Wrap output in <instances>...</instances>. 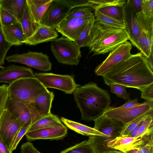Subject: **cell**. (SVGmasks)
<instances>
[{"mask_svg":"<svg viewBox=\"0 0 153 153\" xmlns=\"http://www.w3.org/2000/svg\"><path fill=\"white\" fill-rule=\"evenodd\" d=\"M105 84L142 89L153 83V72L146 57L141 53L131 54L102 76Z\"/></svg>","mask_w":153,"mask_h":153,"instance_id":"1","label":"cell"},{"mask_svg":"<svg viewBox=\"0 0 153 153\" xmlns=\"http://www.w3.org/2000/svg\"><path fill=\"white\" fill-rule=\"evenodd\" d=\"M74 96L82 120L87 121H94L104 114L111 103L108 91L100 88L94 82L78 88Z\"/></svg>","mask_w":153,"mask_h":153,"instance_id":"2","label":"cell"},{"mask_svg":"<svg viewBox=\"0 0 153 153\" xmlns=\"http://www.w3.org/2000/svg\"><path fill=\"white\" fill-rule=\"evenodd\" d=\"M128 40L125 29L113 27L95 20L87 47L93 56L104 54Z\"/></svg>","mask_w":153,"mask_h":153,"instance_id":"3","label":"cell"},{"mask_svg":"<svg viewBox=\"0 0 153 153\" xmlns=\"http://www.w3.org/2000/svg\"><path fill=\"white\" fill-rule=\"evenodd\" d=\"M48 91L35 77L20 79L8 87L9 98L27 103H32L35 98Z\"/></svg>","mask_w":153,"mask_h":153,"instance_id":"4","label":"cell"},{"mask_svg":"<svg viewBox=\"0 0 153 153\" xmlns=\"http://www.w3.org/2000/svg\"><path fill=\"white\" fill-rule=\"evenodd\" d=\"M51 48L59 62L71 65L78 64L81 57L80 48L75 41L62 36L51 41Z\"/></svg>","mask_w":153,"mask_h":153,"instance_id":"5","label":"cell"},{"mask_svg":"<svg viewBox=\"0 0 153 153\" xmlns=\"http://www.w3.org/2000/svg\"><path fill=\"white\" fill-rule=\"evenodd\" d=\"M35 77L46 88L59 90L66 94H71L80 85L76 84L73 75H62L52 73H35Z\"/></svg>","mask_w":153,"mask_h":153,"instance_id":"6","label":"cell"},{"mask_svg":"<svg viewBox=\"0 0 153 153\" xmlns=\"http://www.w3.org/2000/svg\"><path fill=\"white\" fill-rule=\"evenodd\" d=\"M5 109L7 110L19 119L21 127L27 123L31 125L43 117L32 103H27L8 97Z\"/></svg>","mask_w":153,"mask_h":153,"instance_id":"7","label":"cell"},{"mask_svg":"<svg viewBox=\"0 0 153 153\" xmlns=\"http://www.w3.org/2000/svg\"><path fill=\"white\" fill-rule=\"evenodd\" d=\"M71 9L65 0H52L42 17L39 26L55 29L66 18Z\"/></svg>","mask_w":153,"mask_h":153,"instance_id":"8","label":"cell"},{"mask_svg":"<svg viewBox=\"0 0 153 153\" xmlns=\"http://www.w3.org/2000/svg\"><path fill=\"white\" fill-rule=\"evenodd\" d=\"M5 59L9 62L23 64L43 71H50L51 69L52 64L49 57L42 52L29 51L27 53L8 56Z\"/></svg>","mask_w":153,"mask_h":153,"instance_id":"9","label":"cell"},{"mask_svg":"<svg viewBox=\"0 0 153 153\" xmlns=\"http://www.w3.org/2000/svg\"><path fill=\"white\" fill-rule=\"evenodd\" d=\"M153 101H146L140 106L128 108L120 109L110 107L104 113L107 117L127 123L144 114L153 112Z\"/></svg>","mask_w":153,"mask_h":153,"instance_id":"10","label":"cell"},{"mask_svg":"<svg viewBox=\"0 0 153 153\" xmlns=\"http://www.w3.org/2000/svg\"><path fill=\"white\" fill-rule=\"evenodd\" d=\"M21 128L17 118L5 109L0 119V136L11 152L14 142Z\"/></svg>","mask_w":153,"mask_h":153,"instance_id":"11","label":"cell"},{"mask_svg":"<svg viewBox=\"0 0 153 153\" xmlns=\"http://www.w3.org/2000/svg\"><path fill=\"white\" fill-rule=\"evenodd\" d=\"M132 45L127 41L110 51L106 58L95 69V74L102 76L114 66L128 58L131 55Z\"/></svg>","mask_w":153,"mask_h":153,"instance_id":"12","label":"cell"},{"mask_svg":"<svg viewBox=\"0 0 153 153\" xmlns=\"http://www.w3.org/2000/svg\"><path fill=\"white\" fill-rule=\"evenodd\" d=\"M94 14L81 17L65 19L56 28L63 36L74 41L94 17Z\"/></svg>","mask_w":153,"mask_h":153,"instance_id":"13","label":"cell"},{"mask_svg":"<svg viewBox=\"0 0 153 153\" xmlns=\"http://www.w3.org/2000/svg\"><path fill=\"white\" fill-rule=\"evenodd\" d=\"M123 9L125 29L132 45L137 48L140 30L137 20L136 13L129 0H127L123 6Z\"/></svg>","mask_w":153,"mask_h":153,"instance_id":"14","label":"cell"},{"mask_svg":"<svg viewBox=\"0 0 153 153\" xmlns=\"http://www.w3.org/2000/svg\"><path fill=\"white\" fill-rule=\"evenodd\" d=\"M67 131L66 127L62 124L54 127L28 131L25 135L27 139L30 141L39 139L59 140L66 136Z\"/></svg>","mask_w":153,"mask_h":153,"instance_id":"15","label":"cell"},{"mask_svg":"<svg viewBox=\"0 0 153 153\" xmlns=\"http://www.w3.org/2000/svg\"><path fill=\"white\" fill-rule=\"evenodd\" d=\"M94 128L113 139L120 136L124 124L121 121L109 117L104 114L94 120Z\"/></svg>","mask_w":153,"mask_h":153,"instance_id":"16","label":"cell"},{"mask_svg":"<svg viewBox=\"0 0 153 153\" xmlns=\"http://www.w3.org/2000/svg\"><path fill=\"white\" fill-rule=\"evenodd\" d=\"M0 69V83L10 84L20 79L35 77L32 70L28 68L12 64Z\"/></svg>","mask_w":153,"mask_h":153,"instance_id":"17","label":"cell"},{"mask_svg":"<svg viewBox=\"0 0 153 153\" xmlns=\"http://www.w3.org/2000/svg\"><path fill=\"white\" fill-rule=\"evenodd\" d=\"M147 136L137 137H117L109 141L107 146L109 147L125 153L131 149H138L143 144Z\"/></svg>","mask_w":153,"mask_h":153,"instance_id":"18","label":"cell"},{"mask_svg":"<svg viewBox=\"0 0 153 153\" xmlns=\"http://www.w3.org/2000/svg\"><path fill=\"white\" fill-rule=\"evenodd\" d=\"M58 36L55 29L40 25L34 33L23 42V44L36 45L39 44L52 41Z\"/></svg>","mask_w":153,"mask_h":153,"instance_id":"19","label":"cell"},{"mask_svg":"<svg viewBox=\"0 0 153 153\" xmlns=\"http://www.w3.org/2000/svg\"><path fill=\"white\" fill-rule=\"evenodd\" d=\"M1 27L4 38L9 44L12 46H19L23 44L26 38L19 23Z\"/></svg>","mask_w":153,"mask_h":153,"instance_id":"20","label":"cell"},{"mask_svg":"<svg viewBox=\"0 0 153 153\" xmlns=\"http://www.w3.org/2000/svg\"><path fill=\"white\" fill-rule=\"evenodd\" d=\"M0 6L14 16L19 23L27 4L26 0H2Z\"/></svg>","mask_w":153,"mask_h":153,"instance_id":"21","label":"cell"},{"mask_svg":"<svg viewBox=\"0 0 153 153\" xmlns=\"http://www.w3.org/2000/svg\"><path fill=\"white\" fill-rule=\"evenodd\" d=\"M54 97L53 93L48 90L35 98L32 103L39 114L44 117L51 113Z\"/></svg>","mask_w":153,"mask_h":153,"instance_id":"22","label":"cell"},{"mask_svg":"<svg viewBox=\"0 0 153 153\" xmlns=\"http://www.w3.org/2000/svg\"><path fill=\"white\" fill-rule=\"evenodd\" d=\"M114 139L106 136H89L88 143L95 153H106L120 151L109 147L108 143Z\"/></svg>","mask_w":153,"mask_h":153,"instance_id":"23","label":"cell"},{"mask_svg":"<svg viewBox=\"0 0 153 153\" xmlns=\"http://www.w3.org/2000/svg\"><path fill=\"white\" fill-rule=\"evenodd\" d=\"M61 120L69 128L82 135L86 136H106L94 128L69 120L64 117H61Z\"/></svg>","mask_w":153,"mask_h":153,"instance_id":"24","label":"cell"},{"mask_svg":"<svg viewBox=\"0 0 153 153\" xmlns=\"http://www.w3.org/2000/svg\"><path fill=\"white\" fill-rule=\"evenodd\" d=\"M52 0L43 4H39L34 2L33 0H26L27 8L33 22L39 26L42 17Z\"/></svg>","mask_w":153,"mask_h":153,"instance_id":"25","label":"cell"},{"mask_svg":"<svg viewBox=\"0 0 153 153\" xmlns=\"http://www.w3.org/2000/svg\"><path fill=\"white\" fill-rule=\"evenodd\" d=\"M62 124L61 119L57 115L51 113L30 125L27 132L54 127Z\"/></svg>","mask_w":153,"mask_h":153,"instance_id":"26","label":"cell"},{"mask_svg":"<svg viewBox=\"0 0 153 153\" xmlns=\"http://www.w3.org/2000/svg\"><path fill=\"white\" fill-rule=\"evenodd\" d=\"M19 23L26 39L30 37L39 26L35 24L32 21L27 7Z\"/></svg>","mask_w":153,"mask_h":153,"instance_id":"27","label":"cell"},{"mask_svg":"<svg viewBox=\"0 0 153 153\" xmlns=\"http://www.w3.org/2000/svg\"><path fill=\"white\" fill-rule=\"evenodd\" d=\"M95 20L100 22L117 28L125 29L124 22L116 20L105 15L97 10H94V15Z\"/></svg>","mask_w":153,"mask_h":153,"instance_id":"28","label":"cell"},{"mask_svg":"<svg viewBox=\"0 0 153 153\" xmlns=\"http://www.w3.org/2000/svg\"><path fill=\"white\" fill-rule=\"evenodd\" d=\"M123 7L109 6L102 7L97 10L109 17L124 22Z\"/></svg>","mask_w":153,"mask_h":153,"instance_id":"29","label":"cell"},{"mask_svg":"<svg viewBox=\"0 0 153 153\" xmlns=\"http://www.w3.org/2000/svg\"><path fill=\"white\" fill-rule=\"evenodd\" d=\"M90 7L94 10L104 7L109 6L123 7L127 0H88Z\"/></svg>","mask_w":153,"mask_h":153,"instance_id":"30","label":"cell"},{"mask_svg":"<svg viewBox=\"0 0 153 153\" xmlns=\"http://www.w3.org/2000/svg\"><path fill=\"white\" fill-rule=\"evenodd\" d=\"M153 114L152 112L148 114L144 119L137 137H142L153 134Z\"/></svg>","mask_w":153,"mask_h":153,"instance_id":"31","label":"cell"},{"mask_svg":"<svg viewBox=\"0 0 153 153\" xmlns=\"http://www.w3.org/2000/svg\"><path fill=\"white\" fill-rule=\"evenodd\" d=\"M95 22V19L94 17L88 23L79 37L74 41L80 48L87 47V44Z\"/></svg>","mask_w":153,"mask_h":153,"instance_id":"32","label":"cell"},{"mask_svg":"<svg viewBox=\"0 0 153 153\" xmlns=\"http://www.w3.org/2000/svg\"><path fill=\"white\" fill-rule=\"evenodd\" d=\"M60 153H95L88 144L87 140L70 147Z\"/></svg>","mask_w":153,"mask_h":153,"instance_id":"33","label":"cell"},{"mask_svg":"<svg viewBox=\"0 0 153 153\" xmlns=\"http://www.w3.org/2000/svg\"><path fill=\"white\" fill-rule=\"evenodd\" d=\"M152 112L142 115L128 123L124 124L120 133V136L124 137L127 135L148 114Z\"/></svg>","mask_w":153,"mask_h":153,"instance_id":"34","label":"cell"},{"mask_svg":"<svg viewBox=\"0 0 153 153\" xmlns=\"http://www.w3.org/2000/svg\"><path fill=\"white\" fill-rule=\"evenodd\" d=\"M12 46L5 40L0 23V68L4 64L6 54Z\"/></svg>","mask_w":153,"mask_h":153,"instance_id":"35","label":"cell"},{"mask_svg":"<svg viewBox=\"0 0 153 153\" xmlns=\"http://www.w3.org/2000/svg\"><path fill=\"white\" fill-rule=\"evenodd\" d=\"M93 14L90 7H79L72 9L65 19L81 17Z\"/></svg>","mask_w":153,"mask_h":153,"instance_id":"36","label":"cell"},{"mask_svg":"<svg viewBox=\"0 0 153 153\" xmlns=\"http://www.w3.org/2000/svg\"><path fill=\"white\" fill-rule=\"evenodd\" d=\"M18 22L17 19L0 6V23L1 27L6 26Z\"/></svg>","mask_w":153,"mask_h":153,"instance_id":"37","label":"cell"},{"mask_svg":"<svg viewBox=\"0 0 153 153\" xmlns=\"http://www.w3.org/2000/svg\"><path fill=\"white\" fill-rule=\"evenodd\" d=\"M110 86V91L111 93L125 100H131L130 94L127 92L126 86L118 84H114Z\"/></svg>","mask_w":153,"mask_h":153,"instance_id":"38","label":"cell"},{"mask_svg":"<svg viewBox=\"0 0 153 153\" xmlns=\"http://www.w3.org/2000/svg\"><path fill=\"white\" fill-rule=\"evenodd\" d=\"M8 87L6 84L0 85V119L5 109L8 97Z\"/></svg>","mask_w":153,"mask_h":153,"instance_id":"39","label":"cell"},{"mask_svg":"<svg viewBox=\"0 0 153 153\" xmlns=\"http://www.w3.org/2000/svg\"><path fill=\"white\" fill-rule=\"evenodd\" d=\"M138 149L140 153H153V134L150 135Z\"/></svg>","mask_w":153,"mask_h":153,"instance_id":"40","label":"cell"},{"mask_svg":"<svg viewBox=\"0 0 153 153\" xmlns=\"http://www.w3.org/2000/svg\"><path fill=\"white\" fill-rule=\"evenodd\" d=\"M141 98L149 101H153V83L141 91Z\"/></svg>","mask_w":153,"mask_h":153,"instance_id":"41","label":"cell"},{"mask_svg":"<svg viewBox=\"0 0 153 153\" xmlns=\"http://www.w3.org/2000/svg\"><path fill=\"white\" fill-rule=\"evenodd\" d=\"M30 125H31L30 124L27 123L21 127L12 146L11 149L12 152L13 151L16 149L20 140L25 135Z\"/></svg>","mask_w":153,"mask_h":153,"instance_id":"42","label":"cell"},{"mask_svg":"<svg viewBox=\"0 0 153 153\" xmlns=\"http://www.w3.org/2000/svg\"><path fill=\"white\" fill-rule=\"evenodd\" d=\"M142 11L146 15L153 17V0H142Z\"/></svg>","mask_w":153,"mask_h":153,"instance_id":"43","label":"cell"},{"mask_svg":"<svg viewBox=\"0 0 153 153\" xmlns=\"http://www.w3.org/2000/svg\"><path fill=\"white\" fill-rule=\"evenodd\" d=\"M20 149L21 153H41L29 141L23 143L21 146Z\"/></svg>","mask_w":153,"mask_h":153,"instance_id":"44","label":"cell"},{"mask_svg":"<svg viewBox=\"0 0 153 153\" xmlns=\"http://www.w3.org/2000/svg\"><path fill=\"white\" fill-rule=\"evenodd\" d=\"M65 1L72 9L82 6L90 7V4L88 0H65Z\"/></svg>","mask_w":153,"mask_h":153,"instance_id":"45","label":"cell"},{"mask_svg":"<svg viewBox=\"0 0 153 153\" xmlns=\"http://www.w3.org/2000/svg\"><path fill=\"white\" fill-rule=\"evenodd\" d=\"M144 103V102L142 103H139L137 99L136 98L133 100H128L127 102L123 105L117 107L120 109L130 108L140 106Z\"/></svg>","mask_w":153,"mask_h":153,"instance_id":"46","label":"cell"},{"mask_svg":"<svg viewBox=\"0 0 153 153\" xmlns=\"http://www.w3.org/2000/svg\"><path fill=\"white\" fill-rule=\"evenodd\" d=\"M136 13L142 11V0H129Z\"/></svg>","mask_w":153,"mask_h":153,"instance_id":"47","label":"cell"},{"mask_svg":"<svg viewBox=\"0 0 153 153\" xmlns=\"http://www.w3.org/2000/svg\"><path fill=\"white\" fill-rule=\"evenodd\" d=\"M143 120L131 132L125 137H136Z\"/></svg>","mask_w":153,"mask_h":153,"instance_id":"48","label":"cell"},{"mask_svg":"<svg viewBox=\"0 0 153 153\" xmlns=\"http://www.w3.org/2000/svg\"><path fill=\"white\" fill-rule=\"evenodd\" d=\"M0 153H12L5 144L0 136Z\"/></svg>","mask_w":153,"mask_h":153,"instance_id":"49","label":"cell"},{"mask_svg":"<svg viewBox=\"0 0 153 153\" xmlns=\"http://www.w3.org/2000/svg\"><path fill=\"white\" fill-rule=\"evenodd\" d=\"M153 51H152L150 55L148 58H146L147 62L151 68L153 70Z\"/></svg>","mask_w":153,"mask_h":153,"instance_id":"50","label":"cell"},{"mask_svg":"<svg viewBox=\"0 0 153 153\" xmlns=\"http://www.w3.org/2000/svg\"><path fill=\"white\" fill-rule=\"evenodd\" d=\"M124 153H140L139 151L137 149L130 150L125 152Z\"/></svg>","mask_w":153,"mask_h":153,"instance_id":"51","label":"cell"},{"mask_svg":"<svg viewBox=\"0 0 153 153\" xmlns=\"http://www.w3.org/2000/svg\"><path fill=\"white\" fill-rule=\"evenodd\" d=\"M106 153H123V152L120 151L117 152H108Z\"/></svg>","mask_w":153,"mask_h":153,"instance_id":"52","label":"cell"},{"mask_svg":"<svg viewBox=\"0 0 153 153\" xmlns=\"http://www.w3.org/2000/svg\"><path fill=\"white\" fill-rule=\"evenodd\" d=\"M2 1V0H0V4H1Z\"/></svg>","mask_w":153,"mask_h":153,"instance_id":"53","label":"cell"},{"mask_svg":"<svg viewBox=\"0 0 153 153\" xmlns=\"http://www.w3.org/2000/svg\"></svg>","mask_w":153,"mask_h":153,"instance_id":"54","label":"cell"}]
</instances>
